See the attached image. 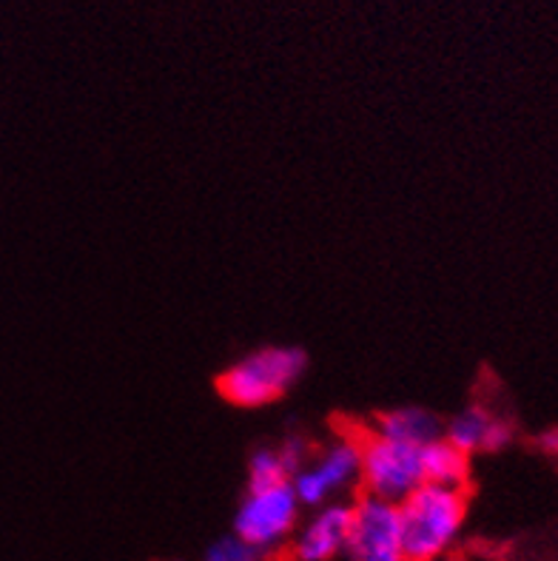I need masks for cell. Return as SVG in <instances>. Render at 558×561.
I'll return each instance as SVG.
<instances>
[{"mask_svg": "<svg viewBox=\"0 0 558 561\" xmlns=\"http://www.w3.org/2000/svg\"><path fill=\"white\" fill-rule=\"evenodd\" d=\"M399 534L408 561H439L453 553L467 522L465 491L419 484L399 505Z\"/></svg>", "mask_w": 558, "mask_h": 561, "instance_id": "1", "label": "cell"}, {"mask_svg": "<svg viewBox=\"0 0 558 561\" xmlns=\"http://www.w3.org/2000/svg\"><path fill=\"white\" fill-rule=\"evenodd\" d=\"M308 356L294 345H269L237 359L219 377V393L237 408H265L303 379Z\"/></svg>", "mask_w": 558, "mask_h": 561, "instance_id": "2", "label": "cell"}, {"mask_svg": "<svg viewBox=\"0 0 558 561\" xmlns=\"http://www.w3.org/2000/svg\"><path fill=\"white\" fill-rule=\"evenodd\" d=\"M303 522V505L291 482L248 488L234 513V534L265 556L285 548Z\"/></svg>", "mask_w": 558, "mask_h": 561, "instance_id": "3", "label": "cell"}, {"mask_svg": "<svg viewBox=\"0 0 558 561\" xmlns=\"http://www.w3.org/2000/svg\"><path fill=\"white\" fill-rule=\"evenodd\" d=\"M362 448L360 436H337L322 450L308 456V462L291 477V488L303 507H322L340 502L354 484H360Z\"/></svg>", "mask_w": 558, "mask_h": 561, "instance_id": "4", "label": "cell"}, {"mask_svg": "<svg viewBox=\"0 0 558 561\" xmlns=\"http://www.w3.org/2000/svg\"><path fill=\"white\" fill-rule=\"evenodd\" d=\"M360 484L365 491L362 496H374L382 502H390V505H399L422 484V456H419L422 448L382 439L371 431L360 436Z\"/></svg>", "mask_w": 558, "mask_h": 561, "instance_id": "5", "label": "cell"}, {"mask_svg": "<svg viewBox=\"0 0 558 561\" xmlns=\"http://www.w3.org/2000/svg\"><path fill=\"white\" fill-rule=\"evenodd\" d=\"M345 561H408L399 534V511L390 502L362 496L354 502Z\"/></svg>", "mask_w": 558, "mask_h": 561, "instance_id": "6", "label": "cell"}, {"mask_svg": "<svg viewBox=\"0 0 558 561\" xmlns=\"http://www.w3.org/2000/svg\"><path fill=\"white\" fill-rule=\"evenodd\" d=\"M354 505L348 502H328L314 507L308 519L299 522L288 541L291 561H337L345 556L348 536H351Z\"/></svg>", "mask_w": 558, "mask_h": 561, "instance_id": "7", "label": "cell"}, {"mask_svg": "<svg viewBox=\"0 0 558 561\" xmlns=\"http://www.w3.org/2000/svg\"><path fill=\"white\" fill-rule=\"evenodd\" d=\"M442 436L467 456L499 454V450H504L513 442L516 427H513L510 420L490 411V408L467 405L453 420L445 422Z\"/></svg>", "mask_w": 558, "mask_h": 561, "instance_id": "8", "label": "cell"}, {"mask_svg": "<svg viewBox=\"0 0 558 561\" xmlns=\"http://www.w3.org/2000/svg\"><path fill=\"white\" fill-rule=\"evenodd\" d=\"M442 431H445V422L422 405H402L379 413L371 427V434L399 442V445H410V448H424V445L442 439Z\"/></svg>", "mask_w": 558, "mask_h": 561, "instance_id": "9", "label": "cell"}, {"mask_svg": "<svg viewBox=\"0 0 558 561\" xmlns=\"http://www.w3.org/2000/svg\"><path fill=\"white\" fill-rule=\"evenodd\" d=\"M422 456V482L439 484V488H453V491H465L467 479H470V456L462 454L456 445L442 436L419 450Z\"/></svg>", "mask_w": 558, "mask_h": 561, "instance_id": "10", "label": "cell"}, {"mask_svg": "<svg viewBox=\"0 0 558 561\" xmlns=\"http://www.w3.org/2000/svg\"><path fill=\"white\" fill-rule=\"evenodd\" d=\"M291 482V470L285 465L283 454L274 445H262L248 459V488H262V484Z\"/></svg>", "mask_w": 558, "mask_h": 561, "instance_id": "11", "label": "cell"}, {"mask_svg": "<svg viewBox=\"0 0 558 561\" xmlns=\"http://www.w3.org/2000/svg\"><path fill=\"white\" fill-rule=\"evenodd\" d=\"M269 556L257 550L254 545H248L246 539H240L237 534H226L214 539L208 548H205L203 561H265Z\"/></svg>", "mask_w": 558, "mask_h": 561, "instance_id": "12", "label": "cell"}, {"mask_svg": "<svg viewBox=\"0 0 558 561\" xmlns=\"http://www.w3.org/2000/svg\"><path fill=\"white\" fill-rule=\"evenodd\" d=\"M536 445L545 450V454L558 456V427H547V431H542L536 439Z\"/></svg>", "mask_w": 558, "mask_h": 561, "instance_id": "13", "label": "cell"}, {"mask_svg": "<svg viewBox=\"0 0 558 561\" xmlns=\"http://www.w3.org/2000/svg\"><path fill=\"white\" fill-rule=\"evenodd\" d=\"M439 561H465V559H459V556H456V553H447V556H442V559H439Z\"/></svg>", "mask_w": 558, "mask_h": 561, "instance_id": "14", "label": "cell"}]
</instances>
